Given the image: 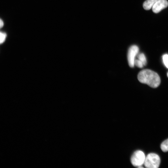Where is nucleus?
I'll return each instance as SVG.
<instances>
[{
  "label": "nucleus",
  "instance_id": "nucleus-1",
  "mask_svg": "<svg viewBox=\"0 0 168 168\" xmlns=\"http://www.w3.org/2000/svg\"><path fill=\"white\" fill-rule=\"evenodd\" d=\"M138 78L141 83L147 84L152 88L157 87L161 82V79L158 74L148 69H143L139 72Z\"/></svg>",
  "mask_w": 168,
  "mask_h": 168
},
{
  "label": "nucleus",
  "instance_id": "nucleus-2",
  "mask_svg": "<svg viewBox=\"0 0 168 168\" xmlns=\"http://www.w3.org/2000/svg\"><path fill=\"white\" fill-rule=\"evenodd\" d=\"M161 160L157 154L151 153L146 157L144 164L147 168H158L160 165Z\"/></svg>",
  "mask_w": 168,
  "mask_h": 168
},
{
  "label": "nucleus",
  "instance_id": "nucleus-3",
  "mask_svg": "<svg viewBox=\"0 0 168 168\" xmlns=\"http://www.w3.org/2000/svg\"><path fill=\"white\" fill-rule=\"evenodd\" d=\"M146 157L144 153L141 150L135 151L131 158L132 164L134 166H142L144 164Z\"/></svg>",
  "mask_w": 168,
  "mask_h": 168
},
{
  "label": "nucleus",
  "instance_id": "nucleus-4",
  "mask_svg": "<svg viewBox=\"0 0 168 168\" xmlns=\"http://www.w3.org/2000/svg\"><path fill=\"white\" fill-rule=\"evenodd\" d=\"M138 47L135 45L131 46L129 48L128 53V60L129 66L134 67L135 58L139 51Z\"/></svg>",
  "mask_w": 168,
  "mask_h": 168
},
{
  "label": "nucleus",
  "instance_id": "nucleus-5",
  "mask_svg": "<svg viewBox=\"0 0 168 168\" xmlns=\"http://www.w3.org/2000/svg\"><path fill=\"white\" fill-rule=\"evenodd\" d=\"M168 6V2L166 0H158L154 5L152 9L155 13H158Z\"/></svg>",
  "mask_w": 168,
  "mask_h": 168
},
{
  "label": "nucleus",
  "instance_id": "nucleus-6",
  "mask_svg": "<svg viewBox=\"0 0 168 168\" xmlns=\"http://www.w3.org/2000/svg\"><path fill=\"white\" fill-rule=\"evenodd\" d=\"M158 0H146L143 3V7L146 10H149L152 8L155 3Z\"/></svg>",
  "mask_w": 168,
  "mask_h": 168
},
{
  "label": "nucleus",
  "instance_id": "nucleus-7",
  "mask_svg": "<svg viewBox=\"0 0 168 168\" xmlns=\"http://www.w3.org/2000/svg\"><path fill=\"white\" fill-rule=\"evenodd\" d=\"M161 148L162 151L164 152L168 151V138L164 140L161 143Z\"/></svg>",
  "mask_w": 168,
  "mask_h": 168
},
{
  "label": "nucleus",
  "instance_id": "nucleus-8",
  "mask_svg": "<svg viewBox=\"0 0 168 168\" xmlns=\"http://www.w3.org/2000/svg\"><path fill=\"white\" fill-rule=\"evenodd\" d=\"M138 59L140 60L143 64L144 65L147 64V60L145 55L142 53H140L137 55Z\"/></svg>",
  "mask_w": 168,
  "mask_h": 168
},
{
  "label": "nucleus",
  "instance_id": "nucleus-9",
  "mask_svg": "<svg viewBox=\"0 0 168 168\" xmlns=\"http://www.w3.org/2000/svg\"><path fill=\"white\" fill-rule=\"evenodd\" d=\"M163 60L165 66L168 68V54H165L163 56Z\"/></svg>",
  "mask_w": 168,
  "mask_h": 168
},
{
  "label": "nucleus",
  "instance_id": "nucleus-10",
  "mask_svg": "<svg viewBox=\"0 0 168 168\" xmlns=\"http://www.w3.org/2000/svg\"><path fill=\"white\" fill-rule=\"evenodd\" d=\"M134 65L139 68H142L144 65L143 63L139 59H135L134 62Z\"/></svg>",
  "mask_w": 168,
  "mask_h": 168
},
{
  "label": "nucleus",
  "instance_id": "nucleus-11",
  "mask_svg": "<svg viewBox=\"0 0 168 168\" xmlns=\"http://www.w3.org/2000/svg\"><path fill=\"white\" fill-rule=\"evenodd\" d=\"M7 36V35L6 33L4 32H1L0 33V44L3 43L5 41L6 37Z\"/></svg>",
  "mask_w": 168,
  "mask_h": 168
},
{
  "label": "nucleus",
  "instance_id": "nucleus-12",
  "mask_svg": "<svg viewBox=\"0 0 168 168\" xmlns=\"http://www.w3.org/2000/svg\"><path fill=\"white\" fill-rule=\"evenodd\" d=\"M4 25V23L3 21L1 19H0V27L2 28Z\"/></svg>",
  "mask_w": 168,
  "mask_h": 168
},
{
  "label": "nucleus",
  "instance_id": "nucleus-13",
  "mask_svg": "<svg viewBox=\"0 0 168 168\" xmlns=\"http://www.w3.org/2000/svg\"><path fill=\"white\" fill-rule=\"evenodd\" d=\"M167 77H168V72L167 73Z\"/></svg>",
  "mask_w": 168,
  "mask_h": 168
}]
</instances>
